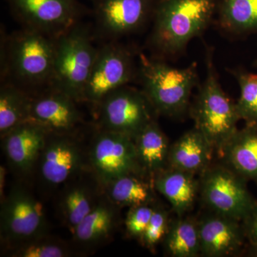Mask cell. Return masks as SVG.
Returning a JSON list of instances; mask_svg holds the SVG:
<instances>
[{
	"label": "cell",
	"mask_w": 257,
	"mask_h": 257,
	"mask_svg": "<svg viewBox=\"0 0 257 257\" xmlns=\"http://www.w3.org/2000/svg\"><path fill=\"white\" fill-rule=\"evenodd\" d=\"M49 132L32 120L25 121L1 137L3 147L12 168L26 176L36 169Z\"/></svg>",
	"instance_id": "cell-15"
},
{
	"label": "cell",
	"mask_w": 257,
	"mask_h": 257,
	"mask_svg": "<svg viewBox=\"0 0 257 257\" xmlns=\"http://www.w3.org/2000/svg\"><path fill=\"white\" fill-rule=\"evenodd\" d=\"M166 251L174 257H195L201 253L199 223L179 216L170 222L164 239Z\"/></svg>",
	"instance_id": "cell-25"
},
{
	"label": "cell",
	"mask_w": 257,
	"mask_h": 257,
	"mask_svg": "<svg viewBox=\"0 0 257 257\" xmlns=\"http://www.w3.org/2000/svg\"><path fill=\"white\" fill-rule=\"evenodd\" d=\"M154 188L168 200L177 216H184L192 209L199 192V181L195 175L168 168L155 176Z\"/></svg>",
	"instance_id": "cell-20"
},
{
	"label": "cell",
	"mask_w": 257,
	"mask_h": 257,
	"mask_svg": "<svg viewBox=\"0 0 257 257\" xmlns=\"http://www.w3.org/2000/svg\"><path fill=\"white\" fill-rule=\"evenodd\" d=\"M84 174L83 172L66 182L59 197L61 218L72 233L100 201L97 198V189L83 177Z\"/></svg>",
	"instance_id": "cell-17"
},
{
	"label": "cell",
	"mask_w": 257,
	"mask_h": 257,
	"mask_svg": "<svg viewBox=\"0 0 257 257\" xmlns=\"http://www.w3.org/2000/svg\"><path fill=\"white\" fill-rule=\"evenodd\" d=\"M218 5L219 0H159L149 37L154 56L165 60L182 53L207 30Z\"/></svg>",
	"instance_id": "cell-2"
},
{
	"label": "cell",
	"mask_w": 257,
	"mask_h": 257,
	"mask_svg": "<svg viewBox=\"0 0 257 257\" xmlns=\"http://www.w3.org/2000/svg\"><path fill=\"white\" fill-rule=\"evenodd\" d=\"M200 176L201 197L213 212L241 222L256 207L246 181L224 164L211 165Z\"/></svg>",
	"instance_id": "cell-6"
},
{
	"label": "cell",
	"mask_w": 257,
	"mask_h": 257,
	"mask_svg": "<svg viewBox=\"0 0 257 257\" xmlns=\"http://www.w3.org/2000/svg\"><path fill=\"white\" fill-rule=\"evenodd\" d=\"M137 77L138 68L133 52L117 41L105 42L97 47L82 102L96 107L107 94L128 85Z\"/></svg>",
	"instance_id": "cell-9"
},
{
	"label": "cell",
	"mask_w": 257,
	"mask_h": 257,
	"mask_svg": "<svg viewBox=\"0 0 257 257\" xmlns=\"http://www.w3.org/2000/svg\"><path fill=\"white\" fill-rule=\"evenodd\" d=\"M242 227L245 238L248 240L250 246H257V204L242 221Z\"/></svg>",
	"instance_id": "cell-31"
},
{
	"label": "cell",
	"mask_w": 257,
	"mask_h": 257,
	"mask_svg": "<svg viewBox=\"0 0 257 257\" xmlns=\"http://www.w3.org/2000/svg\"><path fill=\"white\" fill-rule=\"evenodd\" d=\"M88 165L101 187L126 175H144L139 164L134 139L98 128L88 152Z\"/></svg>",
	"instance_id": "cell-8"
},
{
	"label": "cell",
	"mask_w": 257,
	"mask_h": 257,
	"mask_svg": "<svg viewBox=\"0 0 257 257\" xmlns=\"http://www.w3.org/2000/svg\"><path fill=\"white\" fill-rule=\"evenodd\" d=\"M214 152L207 138L194 127L171 145L169 167L201 175L211 165Z\"/></svg>",
	"instance_id": "cell-19"
},
{
	"label": "cell",
	"mask_w": 257,
	"mask_h": 257,
	"mask_svg": "<svg viewBox=\"0 0 257 257\" xmlns=\"http://www.w3.org/2000/svg\"><path fill=\"white\" fill-rule=\"evenodd\" d=\"M218 23L231 35L257 33V0H220Z\"/></svg>",
	"instance_id": "cell-23"
},
{
	"label": "cell",
	"mask_w": 257,
	"mask_h": 257,
	"mask_svg": "<svg viewBox=\"0 0 257 257\" xmlns=\"http://www.w3.org/2000/svg\"><path fill=\"white\" fill-rule=\"evenodd\" d=\"M77 101L52 87L32 95L31 119L49 133L74 134L82 116Z\"/></svg>",
	"instance_id": "cell-14"
},
{
	"label": "cell",
	"mask_w": 257,
	"mask_h": 257,
	"mask_svg": "<svg viewBox=\"0 0 257 257\" xmlns=\"http://www.w3.org/2000/svg\"><path fill=\"white\" fill-rule=\"evenodd\" d=\"M5 177H6V169L1 166V169H0V195H1V201L3 200V199H4L5 197L4 194Z\"/></svg>",
	"instance_id": "cell-32"
},
{
	"label": "cell",
	"mask_w": 257,
	"mask_h": 257,
	"mask_svg": "<svg viewBox=\"0 0 257 257\" xmlns=\"http://www.w3.org/2000/svg\"><path fill=\"white\" fill-rule=\"evenodd\" d=\"M32 95L10 82L0 88V135L31 119Z\"/></svg>",
	"instance_id": "cell-24"
},
{
	"label": "cell",
	"mask_w": 257,
	"mask_h": 257,
	"mask_svg": "<svg viewBox=\"0 0 257 257\" xmlns=\"http://www.w3.org/2000/svg\"><path fill=\"white\" fill-rule=\"evenodd\" d=\"M169 226L170 221L167 211L162 207H154L150 223L140 239L141 242L145 247L153 250L162 240L165 239Z\"/></svg>",
	"instance_id": "cell-29"
},
{
	"label": "cell",
	"mask_w": 257,
	"mask_h": 257,
	"mask_svg": "<svg viewBox=\"0 0 257 257\" xmlns=\"http://www.w3.org/2000/svg\"><path fill=\"white\" fill-rule=\"evenodd\" d=\"M154 207L150 204H143L130 208L125 225L130 236L140 239L146 230L153 214Z\"/></svg>",
	"instance_id": "cell-30"
},
{
	"label": "cell",
	"mask_w": 257,
	"mask_h": 257,
	"mask_svg": "<svg viewBox=\"0 0 257 257\" xmlns=\"http://www.w3.org/2000/svg\"><path fill=\"white\" fill-rule=\"evenodd\" d=\"M117 206L106 199L99 204L74 229V240L86 247L94 246L111 236L117 223Z\"/></svg>",
	"instance_id": "cell-22"
},
{
	"label": "cell",
	"mask_w": 257,
	"mask_h": 257,
	"mask_svg": "<svg viewBox=\"0 0 257 257\" xmlns=\"http://www.w3.org/2000/svg\"><path fill=\"white\" fill-rule=\"evenodd\" d=\"M138 77L159 116L168 117H179L189 110L192 93L199 84L196 62L178 68L143 53L139 56Z\"/></svg>",
	"instance_id": "cell-3"
},
{
	"label": "cell",
	"mask_w": 257,
	"mask_h": 257,
	"mask_svg": "<svg viewBox=\"0 0 257 257\" xmlns=\"http://www.w3.org/2000/svg\"><path fill=\"white\" fill-rule=\"evenodd\" d=\"M73 135H47L35 170L48 187H60L85 171L88 156Z\"/></svg>",
	"instance_id": "cell-13"
},
{
	"label": "cell",
	"mask_w": 257,
	"mask_h": 257,
	"mask_svg": "<svg viewBox=\"0 0 257 257\" xmlns=\"http://www.w3.org/2000/svg\"><path fill=\"white\" fill-rule=\"evenodd\" d=\"M240 88L236 102L240 120L246 124L257 125V74L244 70L233 71Z\"/></svg>",
	"instance_id": "cell-28"
},
{
	"label": "cell",
	"mask_w": 257,
	"mask_h": 257,
	"mask_svg": "<svg viewBox=\"0 0 257 257\" xmlns=\"http://www.w3.org/2000/svg\"><path fill=\"white\" fill-rule=\"evenodd\" d=\"M1 205V239L9 247L46 234L43 206L26 189L15 187Z\"/></svg>",
	"instance_id": "cell-11"
},
{
	"label": "cell",
	"mask_w": 257,
	"mask_h": 257,
	"mask_svg": "<svg viewBox=\"0 0 257 257\" xmlns=\"http://www.w3.org/2000/svg\"><path fill=\"white\" fill-rule=\"evenodd\" d=\"M23 28L57 37L81 21L85 13L77 0H5Z\"/></svg>",
	"instance_id": "cell-12"
},
{
	"label": "cell",
	"mask_w": 257,
	"mask_h": 257,
	"mask_svg": "<svg viewBox=\"0 0 257 257\" xmlns=\"http://www.w3.org/2000/svg\"><path fill=\"white\" fill-rule=\"evenodd\" d=\"M201 253L209 257L234 255L246 239L242 224L231 218L214 213L199 221Z\"/></svg>",
	"instance_id": "cell-16"
},
{
	"label": "cell",
	"mask_w": 257,
	"mask_h": 257,
	"mask_svg": "<svg viewBox=\"0 0 257 257\" xmlns=\"http://www.w3.org/2000/svg\"><path fill=\"white\" fill-rule=\"evenodd\" d=\"M13 257H67L72 255L68 245L46 234L9 247Z\"/></svg>",
	"instance_id": "cell-27"
},
{
	"label": "cell",
	"mask_w": 257,
	"mask_h": 257,
	"mask_svg": "<svg viewBox=\"0 0 257 257\" xmlns=\"http://www.w3.org/2000/svg\"><path fill=\"white\" fill-rule=\"evenodd\" d=\"M94 37L117 41L135 33L150 20L159 0H92Z\"/></svg>",
	"instance_id": "cell-10"
},
{
	"label": "cell",
	"mask_w": 257,
	"mask_h": 257,
	"mask_svg": "<svg viewBox=\"0 0 257 257\" xmlns=\"http://www.w3.org/2000/svg\"><path fill=\"white\" fill-rule=\"evenodd\" d=\"M145 177L126 175L106 184V197L117 207H137L150 204L154 200L152 185Z\"/></svg>",
	"instance_id": "cell-26"
},
{
	"label": "cell",
	"mask_w": 257,
	"mask_h": 257,
	"mask_svg": "<svg viewBox=\"0 0 257 257\" xmlns=\"http://www.w3.org/2000/svg\"><path fill=\"white\" fill-rule=\"evenodd\" d=\"M96 109L99 128L133 139L159 116L143 91L128 84L107 94Z\"/></svg>",
	"instance_id": "cell-7"
},
{
	"label": "cell",
	"mask_w": 257,
	"mask_h": 257,
	"mask_svg": "<svg viewBox=\"0 0 257 257\" xmlns=\"http://www.w3.org/2000/svg\"><path fill=\"white\" fill-rule=\"evenodd\" d=\"M55 37L23 28L10 35L1 30V83L10 82L32 95L52 83Z\"/></svg>",
	"instance_id": "cell-1"
},
{
	"label": "cell",
	"mask_w": 257,
	"mask_h": 257,
	"mask_svg": "<svg viewBox=\"0 0 257 257\" xmlns=\"http://www.w3.org/2000/svg\"><path fill=\"white\" fill-rule=\"evenodd\" d=\"M134 141L139 164L145 177L153 180L155 176L168 168L171 145L157 120L145 126Z\"/></svg>",
	"instance_id": "cell-21"
},
{
	"label": "cell",
	"mask_w": 257,
	"mask_h": 257,
	"mask_svg": "<svg viewBox=\"0 0 257 257\" xmlns=\"http://www.w3.org/2000/svg\"><path fill=\"white\" fill-rule=\"evenodd\" d=\"M219 155L223 164L246 181L257 183V125L237 130Z\"/></svg>",
	"instance_id": "cell-18"
},
{
	"label": "cell",
	"mask_w": 257,
	"mask_h": 257,
	"mask_svg": "<svg viewBox=\"0 0 257 257\" xmlns=\"http://www.w3.org/2000/svg\"><path fill=\"white\" fill-rule=\"evenodd\" d=\"M189 111L194 127L207 138L218 154L237 131L240 119L236 103L221 87L210 50L207 53V76L199 86Z\"/></svg>",
	"instance_id": "cell-5"
},
{
	"label": "cell",
	"mask_w": 257,
	"mask_h": 257,
	"mask_svg": "<svg viewBox=\"0 0 257 257\" xmlns=\"http://www.w3.org/2000/svg\"><path fill=\"white\" fill-rule=\"evenodd\" d=\"M55 39V62L50 87L65 93L77 102H82L97 52L93 43V28L80 21Z\"/></svg>",
	"instance_id": "cell-4"
}]
</instances>
